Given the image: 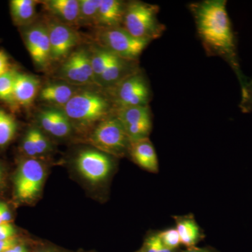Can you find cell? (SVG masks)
<instances>
[{
  "label": "cell",
  "mask_w": 252,
  "mask_h": 252,
  "mask_svg": "<svg viewBox=\"0 0 252 252\" xmlns=\"http://www.w3.org/2000/svg\"><path fill=\"white\" fill-rule=\"evenodd\" d=\"M34 0H13L10 2L11 16L15 23L24 26L32 21L36 16V5Z\"/></svg>",
  "instance_id": "cell-20"
},
{
  "label": "cell",
  "mask_w": 252,
  "mask_h": 252,
  "mask_svg": "<svg viewBox=\"0 0 252 252\" xmlns=\"http://www.w3.org/2000/svg\"><path fill=\"white\" fill-rule=\"evenodd\" d=\"M46 9L64 24L78 25L79 1L77 0H49L44 2Z\"/></svg>",
  "instance_id": "cell-19"
},
{
  "label": "cell",
  "mask_w": 252,
  "mask_h": 252,
  "mask_svg": "<svg viewBox=\"0 0 252 252\" xmlns=\"http://www.w3.org/2000/svg\"><path fill=\"white\" fill-rule=\"evenodd\" d=\"M1 223H3V221L1 220V217H0V224H1Z\"/></svg>",
  "instance_id": "cell-39"
},
{
  "label": "cell",
  "mask_w": 252,
  "mask_h": 252,
  "mask_svg": "<svg viewBox=\"0 0 252 252\" xmlns=\"http://www.w3.org/2000/svg\"><path fill=\"white\" fill-rule=\"evenodd\" d=\"M79 92L74 85L65 83H49L39 91V98L44 102L64 107Z\"/></svg>",
  "instance_id": "cell-18"
},
{
  "label": "cell",
  "mask_w": 252,
  "mask_h": 252,
  "mask_svg": "<svg viewBox=\"0 0 252 252\" xmlns=\"http://www.w3.org/2000/svg\"><path fill=\"white\" fill-rule=\"evenodd\" d=\"M174 250H170V249L165 248V246H164L163 245H161V247H160V250H159L158 252H173Z\"/></svg>",
  "instance_id": "cell-37"
},
{
  "label": "cell",
  "mask_w": 252,
  "mask_h": 252,
  "mask_svg": "<svg viewBox=\"0 0 252 252\" xmlns=\"http://www.w3.org/2000/svg\"><path fill=\"white\" fill-rule=\"evenodd\" d=\"M128 152L139 166L150 172L158 171L157 154L149 137L130 142Z\"/></svg>",
  "instance_id": "cell-16"
},
{
  "label": "cell",
  "mask_w": 252,
  "mask_h": 252,
  "mask_svg": "<svg viewBox=\"0 0 252 252\" xmlns=\"http://www.w3.org/2000/svg\"><path fill=\"white\" fill-rule=\"evenodd\" d=\"M162 243L158 236V233L151 235L146 240L143 252H158Z\"/></svg>",
  "instance_id": "cell-29"
},
{
  "label": "cell",
  "mask_w": 252,
  "mask_h": 252,
  "mask_svg": "<svg viewBox=\"0 0 252 252\" xmlns=\"http://www.w3.org/2000/svg\"><path fill=\"white\" fill-rule=\"evenodd\" d=\"M23 149L25 153L27 154L28 157L34 158V157L38 156L35 147H34V142H33L32 137L31 133H30L29 130L28 131L27 133H26L24 138H23Z\"/></svg>",
  "instance_id": "cell-30"
},
{
  "label": "cell",
  "mask_w": 252,
  "mask_h": 252,
  "mask_svg": "<svg viewBox=\"0 0 252 252\" xmlns=\"http://www.w3.org/2000/svg\"><path fill=\"white\" fill-rule=\"evenodd\" d=\"M158 6L140 1L126 5L122 27L130 35L152 42L163 34L165 27L159 21Z\"/></svg>",
  "instance_id": "cell-3"
},
{
  "label": "cell",
  "mask_w": 252,
  "mask_h": 252,
  "mask_svg": "<svg viewBox=\"0 0 252 252\" xmlns=\"http://www.w3.org/2000/svg\"><path fill=\"white\" fill-rule=\"evenodd\" d=\"M45 177L44 166L39 160L31 158L23 160L15 177V193L20 201L29 202L40 193Z\"/></svg>",
  "instance_id": "cell-7"
},
{
  "label": "cell",
  "mask_w": 252,
  "mask_h": 252,
  "mask_svg": "<svg viewBox=\"0 0 252 252\" xmlns=\"http://www.w3.org/2000/svg\"><path fill=\"white\" fill-rule=\"evenodd\" d=\"M59 76L74 86L94 84L89 50L82 48L69 54L60 68Z\"/></svg>",
  "instance_id": "cell-9"
},
{
  "label": "cell",
  "mask_w": 252,
  "mask_h": 252,
  "mask_svg": "<svg viewBox=\"0 0 252 252\" xmlns=\"http://www.w3.org/2000/svg\"><path fill=\"white\" fill-rule=\"evenodd\" d=\"M91 52V66L94 78V83H97L99 78L103 74L109 64L115 57L116 55L109 52L103 48H96Z\"/></svg>",
  "instance_id": "cell-22"
},
{
  "label": "cell",
  "mask_w": 252,
  "mask_h": 252,
  "mask_svg": "<svg viewBox=\"0 0 252 252\" xmlns=\"http://www.w3.org/2000/svg\"><path fill=\"white\" fill-rule=\"evenodd\" d=\"M76 164L81 175L92 183L107 178L112 169V162L107 154L94 150H85L79 153Z\"/></svg>",
  "instance_id": "cell-10"
},
{
  "label": "cell",
  "mask_w": 252,
  "mask_h": 252,
  "mask_svg": "<svg viewBox=\"0 0 252 252\" xmlns=\"http://www.w3.org/2000/svg\"><path fill=\"white\" fill-rule=\"evenodd\" d=\"M176 229L180 235L181 243L187 248H193L200 239L199 227L193 219H179Z\"/></svg>",
  "instance_id": "cell-21"
},
{
  "label": "cell",
  "mask_w": 252,
  "mask_h": 252,
  "mask_svg": "<svg viewBox=\"0 0 252 252\" xmlns=\"http://www.w3.org/2000/svg\"><path fill=\"white\" fill-rule=\"evenodd\" d=\"M89 142L103 153L115 157L125 155L130 144L124 126L115 115L97 124L89 137Z\"/></svg>",
  "instance_id": "cell-5"
},
{
  "label": "cell",
  "mask_w": 252,
  "mask_h": 252,
  "mask_svg": "<svg viewBox=\"0 0 252 252\" xmlns=\"http://www.w3.org/2000/svg\"><path fill=\"white\" fill-rule=\"evenodd\" d=\"M126 5L119 0H102L96 26L100 29L122 27Z\"/></svg>",
  "instance_id": "cell-17"
},
{
  "label": "cell",
  "mask_w": 252,
  "mask_h": 252,
  "mask_svg": "<svg viewBox=\"0 0 252 252\" xmlns=\"http://www.w3.org/2000/svg\"><path fill=\"white\" fill-rule=\"evenodd\" d=\"M107 90L108 95L107 96L115 109L135 106H147L152 97L148 81L140 70Z\"/></svg>",
  "instance_id": "cell-4"
},
{
  "label": "cell",
  "mask_w": 252,
  "mask_h": 252,
  "mask_svg": "<svg viewBox=\"0 0 252 252\" xmlns=\"http://www.w3.org/2000/svg\"><path fill=\"white\" fill-rule=\"evenodd\" d=\"M1 179H2V172H1V167H0V184H1Z\"/></svg>",
  "instance_id": "cell-38"
},
{
  "label": "cell",
  "mask_w": 252,
  "mask_h": 252,
  "mask_svg": "<svg viewBox=\"0 0 252 252\" xmlns=\"http://www.w3.org/2000/svg\"><path fill=\"white\" fill-rule=\"evenodd\" d=\"M240 107L245 113L252 112V79L247 81L242 89V99Z\"/></svg>",
  "instance_id": "cell-28"
},
{
  "label": "cell",
  "mask_w": 252,
  "mask_h": 252,
  "mask_svg": "<svg viewBox=\"0 0 252 252\" xmlns=\"http://www.w3.org/2000/svg\"></svg>",
  "instance_id": "cell-41"
},
{
  "label": "cell",
  "mask_w": 252,
  "mask_h": 252,
  "mask_svg": "<svg viewBox=\"0 0 252 252\" xmlns=\"http://www.w3.org/2000/svg\"><path fill=\"white\" fill-rule=\"evenodd\" d=\"M11 70L7 55L4 51H0V76L4 75Z\"/></svg>",
  "instance_id": "cell-32"
},
{
  "label": "cell",
  "mask_w": 252,
  "mask_h": 252,
  "mask_svg": "<svg viewBox=\"0 0 252 252\" xmlns=\"http://www.w3.org/2000/svg\"><path fill=\"white\" fill-rule=\"evenodd\" d=\"M18 245V240L13 238L8 240H0V252H6Z\"/></svg>",
  "instance_id": "cell-33"
},
{
  "label": "cell",
  "mask_w": 252,
  "mask_h": 252,
  "mask_svg": "<svg viewBox=\"0 0 252 252\" xmlns=\"http://www.w3.org/2000/svg\"><path fill=\"white\" fill-rule=\"evenodd\" d=\"M39 90V80L34 76L16 72L14 97L16 104L28 107L34 102Z\"/></svg>",
  "instance_id": "cell-15"
},
{
  "label": "cell",
  "mask_w": 252,
  "mask_h": 252,
  "mask_svg": "<svg viewBox=\"0 0 252 252\" xmlns=\"http://www.w3.org/2000/svg\"><path fill=\"white\" fill-rule=\"evenodd\" d=\"M101 1L102 0L79 1V17L78 25L96 26Z\"/></svg>",
  "instance_id": "cell-23"
},
{
  "label": "cell",
  "mask_w": 252,
  "mask_h": 252,
  "mask_svg": "<svg viewBox=\"0 0 252 252\" xmlns=\"http://www.w3.org/2000/svg\"><path fill=\"white\" fill-rule=\"evenodd\" d=\"M29 132L32 137L33 142H34L38 156L49 152L50 149H51V144L41 131L36 127H32V128L30 129Z\"/></svg>",
  "instance_id": "cell-26"
},
{
  "label": "cell",
  "mask_w": 252,
  "mask_h": 252,
  "mask_svg": "<svg viewBox=\"0 0 252 252\" xmlns=\"http://www.w3.org/2000/svg\"><path fill=\"white\" fill-rule=\"evenodd\" d=\"M38 120L41 127L55 137H66L72 131V123L63 109H43L38 114Z\"/></svg>",
  "instance_id": "cell-13"
},
{
  "label": "cell",
  "mask_w": 252,
  "mask_h": 252,
  "mask_svg": "<svg viewBox=\"0 0 252 252\" xmlns=\"http://www.w3.org/2000/svg\"><path fill=\"white\" fill-rule=\"evenodd\" d=\"M51 44V61L67 59L73 48L77 45L79 36L77 32L64 23L53 22L46 26Z\"/></svg>",
  "instance_id": "cell-11"
},
{
  "label": "cell",
  "mask_w": 252,
  "mask_h": 252,
  "mask_svg": "<svg viewBox=\"0 0 252 252\" xmlns=\"http://www.w3.org/2000/svg\"><path fill=\"white\" fill-rule=\"evenodd\" d=\"M25 43L33 61L39 67H46L51 59V44L46 26L36 25L24 34Z\"/></svg>",
  "instance_id": "cell-12"
},
{
  "label": "cell",
  "mask_w": 252,
  "mask_h": 252,
  "mask_svg": "<svg viewBox=\"0 0 252 252\" xmlns=\"http://www.w3.org/2000/svg\"><path fill=\"white\" fill-rule=\"evenodd\" d=\"M159 238L165 248L175 250L181 245V240L176 228H170L158 233Z\"/></svg>",
  "instance_id": "cell-27"
},
{
  "label": "cell",
  "mask_w": 252,
  "mask_h": 252,
  "mask_svg": "<svg viewBox=\"0 0 252 252\" xmlns=\"http://www.w3.org/2000/svg\"><path fill=\"white\" fill-rule=\"evenodd\" d=\"M16 230L9 223H3L0 224V240H8L14 238Z\"/></svg>",
  "instance_id": "cell-31"
},
{
  "label": "cell",
  "mask_w": 252,
  "mask_h": 252,
  "mask_svg": "<svg viewBox=\"0 0 252 252\" xmlns=\"http://www.w3.org/2000/svg\"><path fill=\"white\" fill-rule=\"evenodd\" d=\"M16 72V71L11 69L4 75L0 76V99L11 105L16 104L14 97V79Z\"/></svg>",
  "instance_id": "cell-25"
},
{
  "label": "cell",
  "mask_w": 252,
  "mask_h": 252,
  "mask_svg": "<svg viewBox=\"0 0 252 252\" xmlns=\"http://www.w3.org/2000/svg\"><path fill=\"white\" fill-rule=\"evenodd\" d=\"M6 252H28V250L23 245H16L14 248H11Z\"/></svg>",
  "instance_id": "cell-35"
},
{
  "label": "cell",
  "mask_w": 252,
  "mask_h": 252,
  "mask_svg": "<svg viewBox=\"0 0 252 252\" xmlns=\"http://www.w3.org/2000/svg\"><path fill=\"white\" fill-rule=\"evenodd\" d=\"M184 252H211L209 250H205V249L195 248V247L193 248H189L188 250Z\"/></svg>",
  "instance_id": "cell-36"
},
{
  "label": "cell",
  "mask_w": 252,
  "mask_h": 252,
  "mask_svg": "<svg viewBox=\"0 0 252 252\" xmlns=\"http://www.w3.org/2000/svg\"><path fill=\"white\" fill-rule=\"evenodd\" d=\"M63 110L72 124L86 127L110 117L115 109L106 94L83 91L74 94Z\"/></svg>",
  "instance_id": "cell-2"
},
{
  "label": "cell",
  "mask_w": 252,
  "mask_h": 252,
  "mask_svg": "<svg viewBox=\"0 0 252 252\" xmlns=\"http://www.w3.org/2000/svg\"><path fill=\"white\" fill-rule=\"evenodd\" d=\"M138 70L136 61H129L116 56L96 84L109 89Z\"/></svg>",
  "instance_id": "cell-14"
},
{
  "label": "cell",
  "mask_w": 252,
  "mask_h": 252,
  "mask_svg": "<svg viewBox=\"0 0 252 252\" xmlns=\"http://www.w3.org/2000/svg\"><path fill=\"white\" fill-rule=\"evenodd\" d=\"M17 124L12 116L0 109V147L6 145L14 138Z\"/></svg>",
  "instance_id": "cell-24"
},
{
  "label": "cell",
  "mask_w": 252,
  "mask_h": 252,
  "mask_svg": "<svg viewBox=\"0 0 252 252\" xmlns=\"http://www.w3.org/2000/svg\"><path fill=\"white\" fill-rule=\"evenodd\" d=\"M197 32L209 56H220L234 70L241 89L246 84L237 52L236 38L225 0H205L190 5Z\"/></svg>",
  "instance_id": "cell-1"
},
{
  "label": "cell",
  "mask_w": 252,
  "mask_h": 252,
  "mask_svg": "<svg viewBox=\"0 0 252 252\" xmlns=\"http://www.w3.org/2000/svg\"></svg>",
  "instance_id": "cell-40"
},
{
  "label": "cell",
  "mask_w": 252,
  "mask_h": 252,
  "mask_svg": "<svg viewBox=\"0 0 252 252\" xmlns=\"http://www.w3.org/2000/svg\"><path fill=\"white\" fill-rule=\"evenodd\" d=\"M0 217L3 223H9L12 219L9 209L4 203H0Z\"/></svg>",
  "instance_id": "cell-34"
},
{
  "label": "cell",
  "mask_w": 252,
  "mask_h": 252,
  "mask_svg": "<svg viewBox=\"0 0 252 252\" xmlns=\"http://www.w3.org/2000/svg\"><path fill=\"white\" fill-rule=\"evenodd\" d=\"M99 41L101 47L129 61L138 59L150 43L134 37L122 27L100 29Z\"/></svg>",
  "instance_id": "cell-6"
},
{
  "label": "cell",
  "mask_w": 252,
  "mask_h": 252,
  "mask_svg": "<svg viewBox=\"0 0 252 252\" xmlns=\"http://www.w3.org/2000/svg\"><path fill=\"white\" fill-rule=\"evenodd\" d=\"M114 115L122 123L130 142L148 138L152 128L149 105L115 109Z\"/></svg>",
  "instance_id": "cell-8"
}]
</instances>
